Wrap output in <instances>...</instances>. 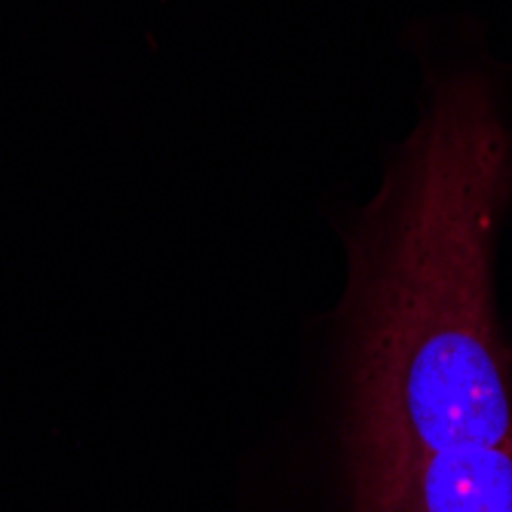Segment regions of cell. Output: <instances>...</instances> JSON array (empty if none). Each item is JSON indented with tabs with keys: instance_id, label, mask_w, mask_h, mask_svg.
<instances>
[{
	"instance_id": "2",
	"label": "cell",
	"mask_w": 512,
	"mask_h": 512,
	"mask_svg": "<svg viewBox=\"0 0 512 512\" xmlns=\"http://www.w3.org/2000/svg\"><path fill=\"white\" fill-rule=\"evenodd\" d=\"M353 512H512V448L463 445L350 485Z\"/></svg>"
},
{
	"instance_id": "1",
	"label": "cell",
	"mask_w": 512,
	"mask_h": 512,
	"mask_svg": "<svg viewBox=\"0 0 512 512\" xmlns=\"http://www.w3.org/2000/svg\"><path fill=\"white\" fill-rule=\"evenodd\" d=\"M512 200V120L485 68L430 83L365 212L350 273V485L463 445L512 448L494 243Z\"/></svg>"
}]
</instances>
